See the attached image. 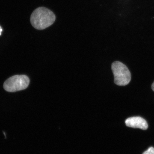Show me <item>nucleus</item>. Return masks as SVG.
<instances>
[{"label": "nucleus", "mask_w": 154, "mask_h": 154, "mask_svg": "<svg viewBox=\"0 0 154 154\" xmlns=\"http://www.w3.org/2000/svg\"><path fill=\"white\" fill-rule=\"evenodd\" d=\"M56 17L52 11L44 7L34 10L30 17L31 25L37 30L48 28L55 22Z\"/></svg>", "instance_id": "obj_1"}, {"label": "nucleus", "mask_w": 154, "mask_h": 154, "mask_svg": "<svg viewBox=\"0 0 154 154\" xmlns=\"http://www.w3.org/2000/svg\"><path fill=\"white\" fill-rule=\"evenodd\" d=\"M111 69L114 77V83L119 86H126L131 80V74L127 67L119 61L112 63Z\"/></svg>", "instance_id": "obj_2"}, {"label": "nucleus", "mask_w": 154, "mask_h": 154, "mask_svg": "<svg viewBox=\"0 0 154 154\" xmlns=\"http://www.w3.org/2000/svg\"><path fill=\"white\" fill-rule=\"evenodd\" d=\"M30 79L25 75H16L9 78L4 84V88L9 92H15L28 88Z\"/></svg>", "instance_id": "obj_3"}, {"label": "nucleus", "mask_w": 154, "mask_h": 154, "mask_svg": "<svg viewBox=\"0 0 154 154\" xmlns=\"http://www.w3.org/2000/svg\"><path fill=\"white\" fill-rule=\"evenodd\" d=\"M126 126L133 128H138L146 130L148 128V125L145 119L140 117L134 116L127 119L125 121Z\"/></svg>", "instance_id": "obj_4"}, {"label": "nucleus", "mask_w": 154, "mask_h": 154, "mask_svg": "<svg viewBox=\"0 0 154 154\" xmlns=\"http://www.w3.org/2000/svg\"><path fill=\"white\" fill-rule=\"evenodd\" d=\"M143 154H154V148L153 147H150L146 151L144 152Z\"/></svg>", "instance_id": "obj_5"}, {"label": "nucleus", "mask_w": 154, "mask_h": 154, "mask_svg": "<svg viewBox=\"0 0 154 154\" xmlns=\"http://www.w3.org/2000/svg\"><path fill=\"white\" fill-rule=\"evenodd\" d=\"M152 89L153 91H154V82L153 83L152 85Z\"/></svg>", "instance_id": "obj_6"}, {"label": "nucleus", "mask_w": 154, "mask_h": 154, "mask_svg": "<svg viewBox=\"0 0 154 154\" xmlns=\"http://www.w3.org/2000/svg\"><path fill=\"white\" fill-rule=\"evenodd\" d=\"M2 28H1V29H0V32H2Z\"/></svg>", "instance_id": "obj_7"}, {"label": "nucleus", "mask_w": 154, "mask_h": 154, "mask_svg": "<svg viewBox=\"0 0 154 154\" xmlns=\"http://www.w3.org/2000/svg\"><path fill=\"white\" fill-rule=\"evenodd\" d=\"M1 35V32H0V35Z\"/></svg>", "instance_id": "obj_8"}, {"label": "nucleus", "mask_w": 154, "mask_h": 154, "mask_svg": "<svg viewBox=\"0 0 154 154\" xmlns=\"http://www.w3.org/2000/svg\"><path fill=\"white\" fill-rule=\"evenodd\" d=\"M0 29H1V27H0Z\"/></svg>", "instance_id": "obj_9"}]
</instances>
